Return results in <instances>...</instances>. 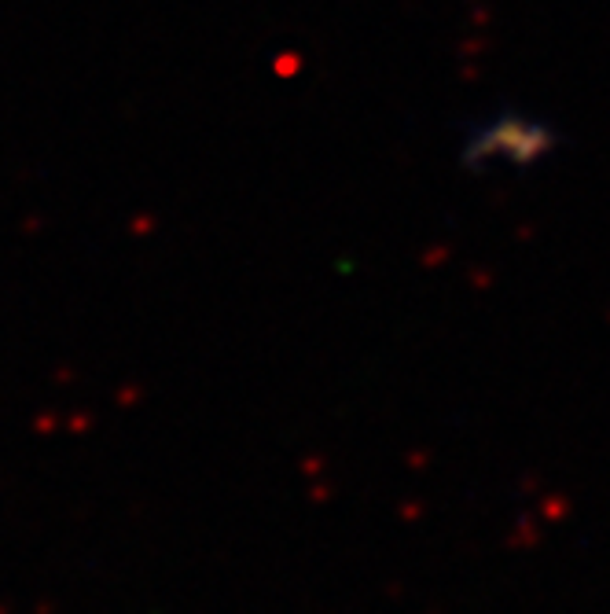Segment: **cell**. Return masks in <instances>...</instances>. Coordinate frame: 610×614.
<instances>
[{"instance_id": "6da1fadb", "label": "cell", "mask_w": 610, "mask_h": 614, "mask_svg": "<svg viewBox=\"0 0 610 614\" xmlns=\"http://www.w3.org/2000/svg\"><path fill=\"white\" fill-rule=\"evenodd\" d=\"M555 129L522 111V107H500V111L478 118L464 140V162L475 170L489 166H537L555 151Z\"/></svg>"}]
</instances>
